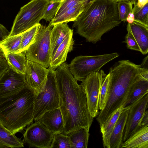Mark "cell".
Segmentation results:
<instances>
[{
	"label": "cell",
	"instance_id": "6da1fadb",
	"mask_svg": "<svg viewBox=\"0 0 148 148\" xmlns=\"http://www.w3.org/2000/svg\"><path fill=\"white\" fill-rule=\"evenodd\" d=\"M55 71L59 98V106L63 118V133L85 127L89 130L93 118L88 106L86 95L64 62Z\"/></svg>",
	"mask_w": 148,
	"mask_h": 148
},
{
	"label": "cell",
	"instance_id": "7a4b0ae2",
	"mask_svg": "<svg viewBox=\"0 0 148 148\" xmlns=\"http://www.w3.org/2000/svg\"><path fill=\"white\" fill-rule=\"evenodd\" d=\"M116 0H92L87 2L73 27L87 42L95 44L102 35L119 25V18Z\"/></svg>",
	"mask_w": 148,
	"mask_h": 148
},
{
	"label": "cell",
	"instance_id": "3957f363",
	"mask_svg": "<svg viewBox=\"0 0 148 148\" xmlns=\"http://www.w3.org/2000/svg\"><path fill=\"white\" fill-rule=\"evenodd\" d=\"M145 71L140 65L128 60H119L110 68L105 105L96 118L100 127L119 108H123L133 85Z\"/></svg>",
	"mask_w": 148,
	"mask_h": 148
},
{
	"label": "cell",
	"instance_id": "277c9868",
	"mask_svg": "<svg viewBox=\"0 0 148 148\" xmlns=\"http://www.w3.org/2000/svg\"><path fill=\"white\" fill-rule=\"evenodd\" d=\"M35 92L28 86L14 94L0 97V122L14 134L34 121Z\"/></svg>",
	"mask_w": 148,
	"mask_h": 148
},
{
	"label": "cell",
	"instance_id": "5b68a950",
	"mask_svg": "<svg viewBox=\"0 0 148 148\" xmlns=\"http://www.w3.org/2000/svg\"><path fill=\"white\" fill-rule=\"evenodd\" d=\"M51 0H31L22 7L16 16L8 36L23 33L39 23Z\"/></svg>",
	"mask_w": 148,
	"mask_h": 148
},
{
	"label": "cell",
	"instance_id": "8992f818",
	"mask_svg": "<svg viewBox=\"0 0 148 148\" xmlns=\"http://www.w3.org/2000/svg\"><path fill=\"white\" fill-rule=\"evenodd\" d=\"M55 71L49 70L45 84L39 90L35 91L34 115L35 121L45 112L59 108Z\"/></svg>",
	"mask_w": 148,
	"mask_h": 148
},
{
	"label": "cell",
	"instance_id": "52a82bcc",
	"mask_svg": "<svg viewBox=\"0 0 148 148\" xmlns=\"http://www.w3.org/2000/svg\"><path fill=\"white\" fill-rule=\"evenodd\" d=\"M116 52L95 56H80L74 58L69 64L70 71L77 81L82 82L92 73L99 71L108 62L118 57Z\"/></svg>",
	"mask_w": 148,
	"mask_h": 148
},
{
	"label": "cell",
	"instance_id": "ba28073f",
	"mask_svg": "<svg viewBox=\"0 0 148 148\" xmlns=\"http://www.w3.org/2000/svg\"><path fill=\"white\" fill-rule=\"evenodd\" d=\"M53 27L41 25L35 40L25 52L27 60L49 67L51 60L50 34Z\"/></svg>",
	"mask_w": 148,
	"mask_h": 148
},
{
	"label": "cell",
	"instance_id": "9c48e42d",
	"mask_svg": "<svg viewBox=\"0 0 148 148\" xmlns=\"http://www.w3.org/2000/svg\"><path fill=\"white\" fill-rule=\"evenodd\" d=\"M106 75L102 70L93 72L82 82L80 84L86 95L89 111L93 118L99 113L100 92L102 82Z\"/></svg>",
	"mask_w": 148,
	"mask_h": 148
},
{
	"label": "cell",
	"instance_id": "30bf717a",
	"mask_svg": "<svg viewBox=\"0 0 148 148\" xmlns=\"http://www.w3.org/2000/svg\"><path fill=\"white\" fill-rule=\"evenodd\" d=\"M54 135L43 124L35 121L26 129L23 142L30 147L50 148Z\"/></svg>",
	"mask_w": 148,
	"mask_h": 148
},
{
	"label": "cell",
	"instance_id": "8fae6325",
	"mask_svg": "<svg viewBox=\"0 0 148 148\" xmlns=\"http://www.w3.org/2000/svg\"><path fill=\"white\" fill-rule=\"evenodd\" d=\"M148 102L147 93L125 108H129V111L124 131L123 142L140 128L142 119L147 108Z\"/></svg>",
	"mask_w": 148,
	"mask_h": 148
},
{
	"label": "cell",
	"instance_id": "7c38bea8",
	"mask_svg": "<svg viewBox=\"0 0 148 148\" xmlns=\"http://www.w3.org/2000/svg\"><path fill=\"white\" fill-rule=\"evenodd\" d=\"M28 86L24 75L9 67L0 77V97L14 94Z\"/></svg>",
	"mask_w": 148,
	"mask_h": 148
},
{
	"label": "cell",
	"instance_id": "4fadbf2b",
	"mask_svg": "<svg viewBox=\"0 0 148 148\" xmlns=\"http://www.w3.org/2000/svg\"><path fill=\"white\" fill-rule=\"evenodd\" d=\"M49 71L48 69L27 59L24 75L27 83L35 91L38 90L46 82Z\"/></svg>",
	"mask_w": 148,
	"mask_h": 148
},
{
	"label": "cell",
	"instance_id": "5bb4252c",
	"mask_svg": "<svg viewBox=\"0 0 148 148\" xmlns=\"http://www.w3.org/2000/svg\"><path fill=\"white\" fill-rule=\"evenodd\" d=\"M73 29H72L58 47L51 58L49 70L55 71L66 61L68 53L73 49L74 41L73 37Z\"/></svg>",
	"mask_w": 148,
	"mask_h": 148
},
{
	"label": "cell",
	"instance_id": "9a60e30c",
	"mask_svg": "<svg viewBox=\"0 0 148 148\" xmlns=\"http://www.w3.org/2000/svg\"><path fill=\"white\" fill-rule=\"evenodd\" d=\"M36 121L43 124L54 134L63 132L64 121L59 108L45 112Z\"/></svg>",
	"mask_w": 148,
	"mask_h": 148
},
{
	"label": "cell",
	"instance_id": "2e32d148",
	"mask_svg": "<svg viewBox=\"0 0 148 148\" xmlns=\"http://www.w3.org/2000/svg\"><path fill=\"white\" fill-rule=\"evenodd\" d=\"M127 30L133 36L136 41L140 52L145 55L148 52V27L134 21L128 23Z\"/></svg>",
	"mask_w": 148,
	"mask_h": 148
},
{
	"label": "cell",
	"instance_id": "e0dca14e",
	"mask_svg": "<svg viewBox=\"0 0 148 148\" xmlns=\"http://www.w3.org/2000/svg\"><path fill=\"white\" fill-rule=\"evenodd\" d=\"M129 111V108H123L117 119L110 138V148H121Z\"/></svg>",
	"mask_w": 148,
	"mask_h": 148
},
{
	"label": "cell",
	"instance_id": "ac0fdd59",
	"mask_svg": "<svg viewBox=\"0 0 148 148\" xmlns=\"http://www.w3.org/2000/svg\"><path fill=\"white\" fill-rule=\"evenodd\" d=\"M72 29L66 22L57 23L53 26L50 34L51 59L58 47Z\"/></svg>",
	"mask_w": 148,
	"mask_h": 148
},
{
	"label": "cell",
	"instance_id": "d6986e66",
	"mask_svg": "<svg viewBox=\"0 0 148 148\" xmlns=\"http://www.w3.org/2000/svg\"><path fill=\"white\" fill-rule=\"evenodd\" d=\"M121 147L148 148V127L140 128L123 142Z\"/></svg>",
	"mask_w": 148,
	"mask_h": 148
},
{
	"label": "cell",
	"instance_id": "ffe728a7",
	"mask_svg": "<svg viewBox=\"0 0 148 148\" xmlns=\"http://www.w3.org/2000/svg\"><path fill=\"white\" fill-rule=\"evenodd\" d=\"M148 92V79L142 76L133 85L123 108L131 104Z\"/></svg>",
	"mask_w": 148,
	"mask_h": 148
},
{
	"label": "cell",
	"instance_id": "44dd1931",
	"mask_svg": "<svg viewBox=\"0 0 148 148\" xmlns=\"http://www.w3.org/2000/svg\"><path fill=\"white\" fill-rule=\"evenodd\" d=\"M24 147L23 141L6 128L0 122V148Z\"/></svg>",
	"mask_w": 148,
	"mask_h": 148
},
{
	"label": "cell",
	"instance_id": "7402d4cb",
	"mask_svg": "<svg viewBox=\"0 0 148 148\" xmlns=\"http://www.w3.org/2000/svg\"><path fill=\"white\" fill-rule=\"evenodd\" d=\"M3 54L10 68L18 73L25 75L27 60L25 53H7Z\"/></svg>",
	"mask_w": 148,
	"mask_h": 148
},
{
	"label": "cell",
	"instance_id": "603a6c76",
	"mask_svg": "<svg viewBox=\"0 0 148 148\" xmlns=\"http://www.w3.org/2000/svg\"><path fill=\"white\" fill-rule=\"evenodd\" d=\"M89 130L82 127L68 134L71 148H87L90 136Z\"/></svg>",
	"mask_w": 148,
	"mask_h": 148
},
{
	"label": "cell",
	"instance_id": "cb8c5ba5",
	"mask_svg": "<svg viewBox=\"0 0 148 148\" xmlns=\"http://www.w3.org/2000/svg\"><path fill=\"white\" fill-rule=\"evenodd\" d=\"M123 109L122 108H119L105 123L100 127L103 146L104 148H110L109 142L111 134L117 120Z\"/></svg>",
	"mask_w": 148,
	"mask_h": 148
},
{
	"label": "cell",
	"instance_id": "d4e9b609",
	"mask_svg": "<svg viewBox=\"0 0 148 148\" xmlns=\"http://www.w3.org/2000/svg\"><path fill=\"white\" fill-rule=\"evenodd\" d=\"M86 3L77 4L69 9L60 17L51 21L49 24L51 26L57 23L74 21L83 11Z\"/></svg>",
	"mask_w": 148,
	"mask_h": 148
},
{
	"label": "cell",
	"instance_id": "484cf974",
	"mask_svg": "<svg viewBox=\"0 0 148 148\" xmlns=\"http://www.w3.org/2000/svg\"><path fill=\"white\" fill-rule=\"evenodd\" d=\"M22 38V34L8 36L0 42V50L3 53H18Z\"/></svg>",
	"mask_w": 148,
	"mask_h": 148
},
{
	"label": "cell",
	"instance_id": "4316f807",
	"mask_svg": "<svg viewBox=\"0 0 148 148\" xmlns=\"http://www.w3.org/2000/svg\"><path fill=\"white\" fill-rule=\"evenodd\" d=\"M41 24L35 25L22 34V38L19 53L24 52L35 40L38 30Z\"/></svg>",
	"mask_w": 148,
	"mask_h": 148
},
{
	"label": "cell",
	"instance_id": "83f0119b",
	"mask_svg": "<svg viewBox=\"0 0 148 148\" xmlns=\"http://www.w3.org/2000/svg\"><path fill=\"white\" fill-rule=\"evenodd\" d=\"M71 148L68 136L62 133L54 134L50 148Z\"/></svg>",
	"mask_w": 148,
	"mask_h": 148
},
{
	"label": "cell",
	"instance_id": "f1b7e54d",
	"mask_svg": "<svg viewBox=\"0 0 148 148\" xmlns=\"http://www.w3.org/2000/svg\"><path fill=\"white\" fill-rule=\"evenodd\" d=\"M61 0H51L48 3L42 19L50 21L54 18L60 6Z\"/></svg>",
	"mask_w": 148,
	"mask_h": 148
},
{
	"label": "cell",
	"instance_id": "f546056e",
	"mask_svg": "<svg viewBox=\"0 0 148 148\" xmlns=\"http://www.w3.org/2000/svg\"><path fill=\"white\" fill-rule=\"evenodd\" d=\"M132 11L134 15V21L148 27V4L138 8L134 6Z\"/></svg>",
	"mask_w": 148,
	"mask_h": 148
},
{
	"label": "cell",
	"instance_id": "4dcf8cb0",
	"mask_svg": "<svg viewBox=\"0 0 148 148\" xmlns=\"http://www.w3.org/2000/svg\"><path fill=\"white\" fill-rule=\"evenodd\" d=\"M133 4L130 1H121L117 2V8L119 19L125 21L128 14L132 10Z\"/></svg>",
	"mask_w": 148,
	"mask_h": 148
},
{
	"label": "cell",
	"instance_id": "1f68e13d",
	"mask_svg": "<svg viewBox=\"0 0 148 148\" xmlns=\"http://www.w3.org/2000/svg\"><path fill=\"white\" fill-rule=\"evenodd\" d=\"M87 3L86 0H61V4L58 10L53 19L57 18L67 10L77 4Z\"/></svg>",
	"mask_w": 148,
	"mask_h": 148
},
{
	"label": "cell",
	"instance_id": "d6a6232c",
	"mask_svg": "<svg viewBox=\"0 0 148 148\" xmlns=\"http://www.w3.org/2000/svg\"><path fill=\"white\" fill-rule=\"evenodd\" d=\"M109 80V75H106L103 81L101 88L99 99V107L101 110L103 108L107 95L108 84Z\"/></svg>",
	"mask_w": 148,
	"mask_h": 148
},
{
	"label": "cell",
	"instance_id": "836d02e7",
	"mask_svg": "<svg viewBox=\"0 0 148 148\" xmlns=\"http://www.w3.org/2000/svg\"><path fill=\"white\" fill-rule=\"evenodd\" d=\"M125 42L127 44V48L132 50L139 51L140 49L135 38L130 32L127 33L125 37Z\"/></svg>",
	"mask_w": 148,
	"mask_h": 148
},
{
	"label": "cell",
	"instance_id": "e575fe53",
	"mask_svg": "<svg viewBox=\"0 0 148 148\" xmlns=\"http://www.w3.org/2000/svg\"><path fill=\"white\" fill-rule=\"evenodd\" d=\"M9 67L3 53L2 52L0 53V77Z\"/></svg>",
	"mask_w": 148,
	"mask_h": 148
},
{
	"label": "cell",
	"instance_id": "d590c367",
	"mask_svg": "<svg viewBox=\"0 0 148 148\" xmlns=\"http://www.w3.org/2000/svg\"><path fill=\"white\" fill-rule=\"evenodd\" d=\"M10 32L3 25L0 23V42L7 37Z\"/></svg>",
	"mask_w": 148,
	"mask_h": 148
},
{
	"label": "cell",
	"instance_id": "8d00e7d4",
	"mask_svg": "<svg viewBox=\"0 0 148 148\" xmlns=\"http://www.w3.org/2000/svg\"><path fill=\"white\" fill-rule=\"evenodd\" d=\"M148 127V111L146 110L142 119L140 128Z\"/></svg>",
	"mask_w": 148,
	"mask_h": 148
},
{
	"label": "cell",
	"instance_id": "74e56055",
	"mask_svg": "<svg viewBox=\"0 0 148 148\" xmlns=\"http://www.w3.org/2000/svg\"><path fill=\"white\" fill-rule=\"evenodd\" d=\"M140 68L143 69L148 71V56H147L143 60L141 64L140 65Z\"/></svg>",
	"mask_w": 148,
	"mask_h": 148
},
{
	"label": "cell",
	"instance_id": "f35d334b",
	"mask_svg": "<svg viewBox=\"0 0 148 148\" xmlns=\"http://www.w3.org/2000/svg\"><path fill=\"white\" fill-rule=\"evenodd\" d=\"M148 0H137L134 6L137 8H140L148 3Z\"/></svg>",
	"mask_w": 148,
	"mask_h": 148
},
{
	"label": "cell",
	"instance_id": "ab89813d",
	"mask_svg": "<svg viewBox=\"0 0 148 148\" xmlns=\"http://www.w3.org/2000/svg\"><path fill=\"white\" fill-rule=\"evenodd\" d=\"M134 15L133 11L130 12L126 18V21L128 23L131 24L134 21Z\"/></svg>",
	"mask_w": 148,
	"mask_h": 148
},
{
	"label": "cell",
	"instance_id": "60d3db41",
	"mask_svg": "<svg viewBox=\"0 0 148 148\" xmlns=\"http://www.w3.org/2000/svg\"><path fill=\"white\" fill-rule=\"evenodd\" d=\"M137 0H131L130 2L132 3L133 5H134L136 4Z\"/></svg>",
	"mask_w": 148,
	"mask_h": 148
},
{
	"label": "cell",
	"instance_id": "b9f144b4",
	"mask_svg": "<svg viewBox=\"0 0 148 148\" xmlns=\"http://www.w3.org/2000/svg\"><path fill=\"white\" fill-rule=\"evenodd\" d=\"M116 1L118 2L121 1H130L131 0H116Z\"/></svg>",
	"mask_w": 148,
	"mask_h": 148
},
{
	"label": "cell",
	"instance_id": "7bdbcfd3",
	"mask_svg": "<svg viewBox=\"0 0 148 148\" xmlns=\"http://www.w3.org/2000/svg\"><path fill=\"white\" fill-rule=\"evenodd\" d=\"M91 0H86L87 2H88L89 1H91Z\"/></svg>",
	"mask_w": 148,
	"mask_h": 148
}]
</instances>
